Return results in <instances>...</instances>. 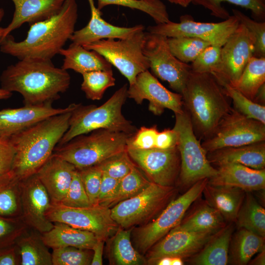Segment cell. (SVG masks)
I'll list each match as a JSON object with an SVG mask.
<instances>
[{"label":"cell","mask_w":265,"mask_h":265,"mask_svg":"<svg viewBox=\"0 0 265 265\" xmlns=\"http://www.w3.org/2000/svg\"><path fill=\"white\" fill-rule=\"evenodd\" d=\"M1 88L17 92L26 106L51 104L69 88L67 71L54 66L51 59L25 58L8 66L0 77Z\"/></svg>","instance_id":"obj_1"},{"label":"cell","mask_w":265,"mask_h":265,"mask_svg":"<svg viewBox=\"0 0 265 265\" xmlns=\"http://www.w3.org/2000/svg\"><path fill=\"white\" fill-rule=\"evenodd\" d=\"M78 11L76 0H65L57 14L30 25L24 40L17 42L10 34L0 40V52L19 60L28 57L52 59L75 31Z\"/></svg>","instance_id":"obj_2"},{"label":"cell","mask_w":265,"mask_h":265,"mask_svg":"<svg viewBox=\"0 0 265 265\" xmlns=\"http://www.w3.org/2000/svg\"><path fill=\"white\" fill-rule=\"evenodd\" d=\"M72 111L52 116L11 136L16 153L11 170L20 179L36 173L67 131Z\"/></svg>","instance_id":"obj_3"},{"label":"cell","mask_w":265,"mask_h":265,"mask_svg":"<svg viewBox=\"0 0 265 265\" xmlns=\"http://www.w3.org/2000/svg\"><path fill=\"white\" fill-rule=\"evenodd\" d=\"M182 95L184 108L198 139L212 135L232 108L222 85L210 73L191 70Z\"/></svg>","instance_id":"obj_4"},{"label":"cell","mask_w":265,"mask_h":265,"mask_svg":"<svg viewBox=\"0 0 265 265\" xmlns=\"http://www.w3.org/2000/svg\"><path fill=\"white\" fill-rule=\"evenodd\" d=\"M128 88L127 84H124L100 106L79 104L72 112L69 128L58 145H62L76 136L98 129L133 135L137 129L125 117L122 111L128 98Z\"/></svg>","instance_id":"obj_5"},{"label":"cell","mask_w":265,"mask_h":265,"mask_svg":"<svg viewBox=\"0 0 265 265\" xmlns=\"http://www.w3.org/2000/svg\"><path fill=\"white\" fill-rule=\"evenodd\" d=\"M82 134L62 145L56 146L53 154L71 163L78 170L97 165L127 149L132 136L106 129Z\"/></svg>","instance_id":"obj_6"},{"label":"cell","mask_w":265,"mask_h":265,"mask_svg":"<svg viewBox=\"0 0 265 265\" xmlns=\"http://www.w3.org/2000/svg\"><path fill=\"white\" fill-rule=\"evenodd\" d=\"M173 129L178 135L177 147L181 167L179 175L181 184L190 187L197 182L210 179L217 172L207 158V153L196 137L189 114L184 108L181 113H176Z\"/></svg>","instance_id":"obj_7"},{"label":"cell","mask_w":265,"mask_h":265,"mask_svg":"<svg viewBox=\"0 0 265 265\" xmlns=\"http://www.w3.org/2000/svg\"><path fill=\"white\" fill-rule=\"evenodd\" d=\"M144 30L126 38L102 39L82 46L102 55L128 80L130 85L138 75L149 69L148 60L143 52Z\"/></svg>","instance_id":"obj_8"},{"label":"cell","mask_w":265,"mask_h":265,"mask_svg":"<svg viewBox=\"0 0 265 265\" xmlns=\"http://www.w3.org/2000/svg\"><path fill=\"white\" fill-rule=\"evenodd\" d=\"M208 180L194 184L183 194L169 202L155 220L135 230L134 240L139 252L145 253L181 222L190 206L202 194Z\"/></svg>","instance_id":"obj_9"},{"label":"cell","mask_w":265,"mask_h":265,"mask_svg":"<svg viewBox=\"0 0 265 265\" xmlns=\"http://www.w3.org/2000/svg\"><path fill=\"white\" fill-rule=\"evenodd\" d=\"M175 193L171 186L151 182L135 195L110 208L111 216L120 227L129 229L152 218L168 204Z\"/></svg>","instance_id":"obj_10"},{"label":"cell","mask_w":265,"mask_h":265,"mask_svg":"<svg viewBox=\"0 0 265 265\" xmlns=\"http://www.w3.org/2000/svg\"><path fill=\"white\" fill-rule=\"evenodd\" d=\"M265 140V124L240 114L234 108L201 145L206 152Z\"/></svg>","instance_id":"obj_11"},{"label":"cell","mask_w":265,"mask_h":265,"mask_svg":"<svg viewBox=\"0 0 265 265\" xmlns=\"http://www.w3.org/2000/svg\"><path fill=\"white\" fill-rule=\"evenodd\" d=\"M167 37L157 34L145 33L143 52L149 63L152 73L170 87L181 94L190 73V65L177 59L171 52Z\"/></svg>","instance_id":"obj_12"},{"label":"cell","mask_w":265,"mask_h":265,"mask_svg":"<svg viewBox=\"0 0 265 265\" xmlns=\"http://www.w3.org/2000/svg\"><path fill=\"white\" fill-rule=\"evenodd\" d=\"M46 217L53 223L61 222L92 232L104 240L119 226L111 216L110 208L99 205L76 208L51 203Z\"/></svg>","instance_id":"obj_13"},{"label":"cell","mask_w":265,"mask_h":265,"mask_svg":"<svg viewBox=\"0 0 265 265\" xmlns=\"http://www.w3.org/2000/svg\"><path fill=\"white\" fill-rule=\"evenodd\" d=\"M179 23L171 21L167 23L149 26L148 32L167 38L193 37L207 41L212 45L222 47L236 30L239 24L234 15L219 23L196 22L189 15H184Z\"/></svg>","instance_id":"obj_14"},{"label":"cell","mask_w":265,"mask_h":265,"mask_svg":"<svg viewBox=\"0 0 265 265\" xmlns=\"http://www.w3.org/2000/svg\"><path fill=\"white\" fill-rule=\"evenodd\" d=\"M255 42L254 36L239 23L222 46L220 63L217 71L212 75L220 84L225 82L232 86L237 82L253 56Z\"/></svg>","instance_id":"obj_15"},{"label":"cell","mask_w":265,"mask_h":265,"mask_svg":"<svg viewBox=\"0 0 265 265\" xmlns=\"http://www.w3.org/2000/svg\"><path fill=\"white\" fill-rule=\"evenodd\" d=\"M132 160L156 184L171 186L179 177L181 159L177 146L167 149H127Z\"/></svg>","instance_id":"obj_16"},{"label":"cell","mask_w":265,"mask_h":265,"mask_svg":"<svg viewBox=\"0 0 265 265\" xmlns=\"http://www.w3.org/2000/svg\"><path fill=\"white\" fill-rule=\"evenodd\" d=\"M128 97L139 105L148 100L149 110L156 115H160L165 109L175 114L184 111L182 94L167 89L148 70L138 75L134 82L129 85Z\"/></svg>","instance_id":"obj_17"},{"label":"cell","mask_w":265,"mask_h":265,"mask_svg":"<svg viewBox=\"0 0 265 265\" xmlns=\"http://www.w3.org/2000/svg\"><path fill=\"white\" fill-rule=\"evenodd\" d=\"M21 217L29 228L43 234L53 227L46 217L51 201L36 174L21 180Z\"/></svg>","instance_id":"obj_18"},{"label":"cell","mask_w":265,"mask_h":265,"mask_svg":"<svg viewBox=\"0 0 265 265\" xmlns=\"http://www.w3.org/2000/svg\"><path fill=\"white\" fill-rule=\"evenodd\" d=\"M215 234L194 233L174 227L149 249L148 263L155 264L163 257L183 259L193 256Z\"/></svg>","instance_id":"obj_19"},{"label":"cell","mask_w":265,"mask_h":265,"mask_svg":"<svg viewBox=\"0 0 265 265\" xmlns=\"http://www.w3.org/2000/svg\"><path fill=\"white\" fill-rule=\"evenodd\" d=\"M79 104L65 108H54L52 105L26 106L0 110V137L9 139L33 125L53 115L73 111Z\"/></svg>","instance_id":"obj_20"},{"label":"cell","mask_w":265,"mask_h":265,"mask_svg":"<svg viewBox=\"0 0 265 265\" xmlns=\"http://www.w3.org/2000/svg\"><path fill=\"white\" fill-rule=\"evenodd\" d=\"M88 1L91 11L90 19L85 26L74 31L70 39L72 43L83 46L102 39H124L144 30L142 25L127 27L110 24L102 17L101 10L95 6L94 0Z\"/></svg>","instance_id":"obj_21"},{"label":"cell","mask_w":265,"mask_h":265,"mask_svg":"<svg viewBox=\"0 0 265 265\" xmlns=\"http://www.w3.org/2000/svg\"><path fill=\"white\" fill-rule=\"evenodd\" d=\"M76 169L74 165L52 154L35 173L46 188L52 203L65 198Z\"/></svg>","instance_id":"obj_22"},{"label":"cell","mask_w":265,"mask_h":265,"mask_svg":"<svg viewBox=\"0 0 265 265\" xmlns=\"http://www.w3.org/2000/svg\"><path fill=\"white\" fill-rule=\"evenodd\" d=\"M217 166L216 174L208 180V183L212 185L235 186L245 192L265 188V169H255L235 163Z\"/></svg>","instance_id":"obj_23"},{"label":"cell","mask_w":265,"mask_h":265,"mask_svg":"<svg viewBox=\"0 0 265 265\" xmlns=\"http://www.w3.org/2000/svg\"><path fill=\"white\" fill-rule=\"evenodd\" d=\"M15 11L10 23L4 28V38L25 23L31 25L57 14L65 0H11Z\"/></svg>","instance_id":"obj_24"},{"label":"cell","mask_w":265,"mask_h":265,"mask_svg":"<svg viewBox=\"0 0 265 265\" xmlns=\"http://www.w3.org/2000/svg\"><path fill=\"white\" fill-rule=\"evenodd\" d=\"M212 164L235 163L255 169H265V141L237 147L223 148L207 153Z\"/></svg>","instance_id":"obj_25"},{"label":"cell","mask_w":265,"mask_h":265,"mask_svg":"<svg viewBox=\"0 0 265 265\" xmlns=\"http://www.w3.org/2000/svg\"><path fill=\"white\" fill-rule=\"evenodd\" d=\"M202 193L207 204L217 210L225 220L232 222L236 221L246 192L238 187L208 182Z\"/></svg>","instance_id":"obj_26"},{"label":"cell","mask_w":265,"mask_h":265,"mask_svg":"<svg viewBox=\"0 0 265 265\" xmlns=\"http://www.w3.org/2000/svg\"><path fill=\"white\" fill-rule=\"evenodd\" d=\"M44 243L52 249L74 246L91 249L99 239L93 233L73 227L61 222H54L49 231L41 234Z\"/></svg>","instance_id":"obj_27"},{"label":"cell","mask_w":265,"mask_h":265,"mask_svg":"<svg viewBox=\"0 0 265 265\" xmlns=\"http://www.w3.org/2000/svg\"><path fill=\"white\" fill-rule=\"evenodd\" d=\"M59 54L64 56L61 68L73 70L82 75L93 71L112 70V65L102 55L82 46L72 43L66 49H62Z\"/></svg>","instance_id":"obj_28"},{"label":"cell","mask_w":265,"mask_h":265,"mask_svg":"<svg viewBox=\"0 0 265 265\" xmlns=\"http://www.w3.org/2000/svg\"><path fill=\"white\" fill-rule=\"evenodd\" d=\"M234 231L232 223L216 233L202 249L193 255L189 263L196 265H226Z\"/></svg>","instance_id":"obj_29"},{"label":"cell","mask_w":265,"mask_h":265,"mask_svg":"<svg viewBox=\"0 0 265 265\" xmlns=\"http://www.w3.org/2000/svg\"><path fill=\"white\" fill-rule=\"evenodd\" d=\"M21 265H53L52 253L39 232L28 228L16 240Z\"/></svg>","instance_id":"obj_30"},{"label":"cell","mask_w":265,"mask_h":265,"mask_svg":"<svg viewBox=\"0 0 265 265\" xmlns=\"http://www.w3.org/2000/svg\"><path fill=\"white\" fill-rule=\"evenodd\" d=\"M265 248V238L244 228L232 236L228 252V263L245 265Z\"/></svg>","instance_id":"obj_31"},{"label":"cell","mask_w":265,"mask_h":265,"mask_svg":"<svg viewBox=\"0 0 265 265\" xmlns=\"http://www.w3.org/2000/svg\"><path fill=\"white\" fill-rule=\"evenodd\" d=\"M220 213L206 202L197 207L175 227L188 232L215 234L225 226Z\"/></svg>","instance_id":"obj_32"},{"label":"cell","mask_w":265,"mask_h":265,"mask_svg":"<svg viewBox=\"0 0 265 265\" xmlns=\"http://www.w3.org/2000/svg\"><path fill=\"white\" fill-rule=\"evenodd\" d=\"M21 180L12 171L0 175V216H21Z\"/></svg>","instance_id":"obj_33"},{"label":"cell","mask_w":265,"mask_h":265,"mask_svg":"<svg viewBox=\"0 0 265 265\" xmlns=\"http://www.w3.org/2000/svg\"><path fill=\"white\" fill-rule=\"evenodd\" d=\"M235 221L239 228L265 237V210L249 192H246Z\"/></svg>","instance_id":"obj_34"},{"label":"cell","mask_w":265,"mask_h":265,"mask_svg":"<svg viewBox=\"0 0 265 265\" xmlns=\"http://www.w3.org/2000/svg\"><path fill=\"white\" fill-rule=\"evenodd\" d=\"M264 83L265 57L253 56L248 61L238 81L232 87L253 101L257 91Z\"/></svg>","instance_id":"obj_35"},{"label":"cell","mask_w":265,"mask_h":265,"mask_svg":"<svg viewBox=\"0 0 265 265\" xmlns=\"http://www.w3.org/2000/svg\"><path fill=\"white\" fill-rule=\"evenodd\" d=\"M132 228L119 229L114 235L110 246L111 256L115 263L119 265H143V257L132 246L131 240Z\"/></svg>","instance_id":"obj_36"},{"label":"cell","mask_w":265,"mask_h":265,"mask_svg":"<svg viewBox=\"0 0 265 265\" xmlns=\"http://www.w3.org/2000/svg\"><path fill=\"white\" fill-rule=\"evenodd\" d=\"M228 2L249 10L257 20L265 21V0H192L191 3L201 5L210 11L211 15L218 18L227 19L230 15L222 5Z\"/></svg>","instance_id":"obj_37"},{"label":"cell","mask_w":265,"mask_h":265,"mask_svg":"<svg viewBox=\"0 0 265 265\" xmlns=\"http://www.w3.org/2000/svg\"><path fill=\"white\" fill-rule=\"evenodd\" d=\"M97 8L101 10L110 5L127 7L141 11L150 15L157 24L170 21L165 4L160 0H97Z\"/></svg>","instance_id":"obj_38"},{"label":"cell","mask_w":265,"mask_h":265,"mask_svg":"<svg viewBox=\"0 0 265 265\" xmlns=\"http://www.w3.org/2000/svg\"><path fill=\"white\" fill-rule=\"evenodd\" d=\"M150 183L151 181L145 177L134 165L130 172L120 180L113 197L101 206L112 208L118 203L138 194Z\"/></svg>","instance_id":"obj_39"},{"label":"cell","mask_w":265,"mask_h":265,"mask_svg":"<svg viewBox=\"0 0 265 265\" xmlns=\"http://www.w3.org/2000/svg\"><path fill=\"white\" fill-rule=\"evenodd\" d=\"M172 53L181 61L192 62L207 47L211 44L204 40L193 37L167 38Z\"/></svg>","instance_id":"obj_40"},{"label":"cell","mask_w":265,"mask_h":265,"mask_svg":"<svg viewBox=\"0 0 265 265\" xmlns=\"http://www.w3.org/2000/svg\"><path fill=\"white\" fill-rule=\"evenodd\" d=\"M82 75L81 89L86 97L92 100H101L106 90L115 84L112 70L93 71Z\"/></svg>","instance_id":"obj_41"},{"label":"cell","mask_w":265,"mask_h":265,"mask_svg":"<svg viewBox=\"0 0 265 265\" xmlns=\"http://www.w3.org/2000/svg\"><path fill=\"white\" fill-rule=\"evenodd\" d=\"M220 84L226 95L232 100L234 109L249 118L265 124V106L255 103L227 83Z\"/></svg>","instance_id":"obj_42"},{"label":"cell","mask_w":265,"mask_h":265,"mask_svg":"<svg viewBox=\"0 0 265 265\" xmlns=\"http://www.w3.org/2000/svg\"><path fill=\"white\" fill-rule=\"evenodd\" d=\"M91 249L65 246L53 249V265H89L92 259Z\"/></svg>","instance_id":"obj_43"},{"label":"cell","mask_w":265,"mask_h":265,"mask_svg":"<svg viewBox=\"0 0 265 265\" xmlns=\"http://www.w3.org/2000/svg\"><path fill=\"white\" fill-rule=\"evenodd\" d=\"M233 15L244 25L254 36L255 42L254 45L253 56L265 57V22H258L251 19L240 11L233 9Z\"/></svg>","instance_id":"obj_44"},{"label":"cell","mask_w":265,"mask_h":265,"mask_svg":"<svg viewBox=\"0 0 265 265\" xmlns=\"http://www.w3.org/2000/svg\"><path fill=\"white\" fill-rule=\"evenodd\" d=\"M221 48L212 45L207 47L192 62L191 71L214 74L220 63Z\"/></svg>","instance_id":"obj_45"},{"label":"cell","mask_w":265,"mask_h":265,"mask_svg":"<svg viewBox=\"0 0 265 265\" xmlns=\"http://www.w3.org/2000/svg\"><path fill=\"white\" fill-rule=\"evenodd\" d=\"M98 165L103 173L120 180L130 172L135 164L126 150L106 159Z\"/></svg>","instance_id":"obj_46"},{"label":"cell","mask_w":265,"mask_h":265,"mask_svg":"<svg viewBox=\"0 0 265 265\" xmlns=\"http://www.w3.org/2000/svg\"><path fill=\"white\" fill-rule=\"evenodd\" d=\"M28 228L21 217L0 216V249L15 244Z\"/></svg>","instance_id":"obj_47"},{"label":"cell","mask_w":265,"mask_h":265,"mask_svg":"<svg viewBox=\"0 0 265 265\" xmlns=\"http://www.w3.org/2000/svg\"><path fill=\"white\" fill-rule=\"evenodd\" d=\"M60 204L76 208L92 206L84 189L80 171L77 169L74 172L67 194Z\"/></svg>","instance_id":"obj_48"},{"label":"cell","mask_w":265,"mask_h":265,"mask_svg":"<svg viewBox=\"0 0 265 265\" xmlns=\"http://www.w3.org/2000/svg\"><path fill=\"white\" fill-rule=\"evenodd\" d=\"M80 171L81 179L89 200L97 205L103 172L98 165L85 168Z\"/></svg>","instance_id":"obj_49"},{"label":"cell","mask_w":265,"mask_h":265,"mask_svg":"<svg viewBox=\"0 0 265 265\" xmlns=\"http://www.w3.org/2000/svg\"><path fill=\"white\" fill-rule=\"evenodd\" d=\"M159 132L156 125L151 127H141L129 138L127 148L140 150L155 148Z\"/></svg>","instance_id":"obj_50"},{"label":"cell","mask_w":265,"mask_h":265,"mask_svg":"<svg viewBox=\"0 0 265 265\" xmlns=\"http://www.w3.org/2000/svg\"><path fill=\"white\" fill-rule=\"evenodd\" d=\"M15 153L9 139L0 137V175L11 170Z\"/></svg>","instance_id":"obj_51"},{"label":"cell","mask_w":265,"mask_h":265,"mask_svg":"<svg viewBox=\"0 0 265 265\" xmlns=\"http://www.w3.org/2000/svg\"><path fill=\"white\" fill-rule=\"evenodd\" d=\"M120 181L103 173L97 205L101 206L113 197L117 190Z\"/></svg>","instance_id":"obj_52"},{"label":"cell","mask_w":265,"mask_h":265,"mask_svg":"<svg viewBox=\"0 0 265 265\" xmlns=\"http://www.w3.org/2000/svg\"><path fill=\"white\" fill-rule=\"evenodd\" d=\"M178 135L173 128L166 129L159 132L156 140L155 148L167 149L177 146Z\"/></svg>","instance_id":"obj_53"},{"label":"cell","mask_w":265,"mask_h":265,"mask_svg":"<svg viewBox=\"0 0 265 265\" xmlns=\"http://www.w3.org/2000/svg\"><path fill=\"white\" fill-rule=\"evenodd\" d=\"M0 265H21V258L15 243L0 249Z\"/></svg>","instance_id":"obj_54"},{"label":"cell","mask_w":265,"mask_h":265,"mask_svg":"<svg viewBox=\"0 0 265 265\" xmlns=\"http://www.w3.org/2000/svg\"><path fill=\"white\" fill-rule=\"evenodd\" d=\"M104 241V240L98 239L93 247L92 250L93 251V253L91 265H103V254Z\"/></svg>","instance_id":"obj_55"},{"label":"cell","mask_w":265,"mask_h":265,"mask_svg":"<svg viewBox=\"0 0 265 265\" xmlns=\"http://www.w3.org/2000/svg\"><path fill=\"white\" fill-rule=\"evenodd\" d=\"M253 101L260 105L265 106V83L259 88Z\"/></svg>","instance_id":"obj_56"},{"label":"cell","mask_w":265,"mask_h":265,"mask_svg":"<svg viewBox=\"0 0 265 265\" xmlns=\"http://www.w3.org/2000/svg\"><path fill=\"white\" fill-rule=\"evenodd\" d=\"M258 255L248 263L252 265H265V248L257 253Z\"/></svg>","instance_id":"obj_57"},{"label":"cell","mask_w":265,"mask_h":265,"mask_svg":"<svg viewBox=\"0 0 265 265\" xmlns=\"http://www.w3.org/2000/svg\"><path fill=\"white\" fill-rule=\"evenodd\" d=\"M169 2L178 4L184 7H187L190 3H191L192 0H166Z\"/></svg>","instance_id":"obj_58"},{"label":"cell","mask_w":265,"mask_h":265,"mask_svg":"<svg viewBox=\"0 0 265 265\" xmlns=\"http://www.w3.org/2000/svg\"><path fill=\"white\" fill-rule=\"evenodd\" d=\"M155 264L158 265H171V257H162L158 260Z\"/></svg>","instance_id":"obj_59"},{"label":"cell","mask_w":265,"mask_h":265,"mask_svg":"<svg viewBox=\"0 0 265 265\" xmlns=\"http://www.w3.org/2000/svg\"><path fill=\"white\" fill-rule=\"evenodd\" d=\"M184 262L182 258L177 257H171V265H182Z\"/></svg>","instance_id":"obj_60"},{"label":"cell","mask_w":265,"mask_h":265,"mask_svg":"<svg viewBox=\"0 0 265 265\" xmlns=\"http://www.w3.org/2000/svg\"><path fill=\"white\" fill-rule=\"evenodd\" d=\"M4 15V11L2 8H0V23L1 22Z\"/></svg>","instance_id":"obj_61"},{"label":"cell","mask_w":265,"mask_h":265,"mask_svg":"<svg viewBox=\"0 0 265 265\" xmlns=\"http://www.w3.org/2000/svg\"><path fill=\"white\" fill-rule=\"evenodd\" d=\"M4 31V28L0 27V38L2 36Z\"/></svg>","instance_id":"obj_62"}]
</instances>
